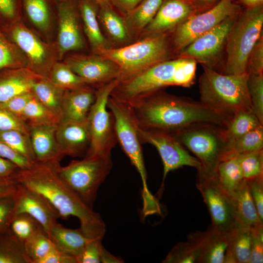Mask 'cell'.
I'll list each match as a JSON object with an SVG mask.
<instances>
[{
    "label": "cell",
    "mask_w": 263,
    "mask_h": 263,
    "mask_svg": "<svg viewBox=\"0 0 263 263\" xmlns=\"http://www.w3.org/2000/svg\"><path fill=\"white\" fill-rule=\"evenodd\" d=\"M203 7L195 0H163L154 18L144 29L146 34L150 36L173 32L193 15L204 11Z\"/></svg>",
    "instance_id": "cell-18"
},
{
    "label": "cell",
    "mask_w": 263,
    "mask_h": 263,
    "mask_svg": "<svg viewBox=\"0 0 263 263\" xmlns=\"http://www.w3.org/2000/svg\"><path fill=\"white\" fill-rule=\"evenodd\" d=\"M225 129L213 125L200 124L171 134L196 156L201 164L197 171L214 173L219 163L227 159Z\"/></svg>",
    "instance_id": "cell-7"
},
{
    "label": "cell",
    "mask_w": 263,
    "mask_h": 263,
    "mask_svg": "<svg viewBox=\"0 0 263 263\" xmlns=\"http://www.w3.org/2000/svg\"><path fill=\"white\" fill-rule=\"evenodd\" d=\"M94 1L92 0H79L78 7L85 35L92 50L97 54L108 47L107 41L99 27Z\"/></svg>",
    "instance_id": "cell-28"
},
{
    "label": "cell",
    "mask_w": 263,
    "mask_h": 263,
    "mask_svg": "<svg viewBox=\"0 0 263 263\" xmlns=\"http://www.w3.org/2000/svg\"><path fill=\"white\" fill-rule=\"evenodd\" d=\"M128 103L138 127L171 134L190 126L209 124L225 128L233 115L223 113L190 98L158 90Z\"/></svg>",
    "instance_id": "cell-1"
},
{
    "label": "cell",
    "mask_w": 263,
    "mask_h": 263,
    "mask_svg": "<svg viewBox=\"0 0 263 263\" xmlns=\"http://www.w3.org/2000/svg\"><path fill=\"white\" fill-rule=\"evenodd\" d=\"M10 228L14 234L23 242L39 231L44 230L35 218L26 213L15 215Z\"/></svg>",
    "instance_id": "cell-43"
},
{
    "label": "cell",
    "mask_w": 263,
    "mask_h": 263,
    "mask_svg": "<svg viewBox=\"0 0 263 263\" xmlns=\"http://www.w3.org/2000/svg\"><path fill=\"white\" fill-rule=\"evenodd\" d=\"M262 125L253 112L245 110L236 112L224 130L227 146L236 139Z\"/></svg>",
    "instance_id": "cell-32"
},
{
    "label": "cell",
    "mask_w": 263,
    "mask_h": 263,
    "mask_svg": "<svg viewBox=\"0 0 263 263\" xmlns=\"http://www.w3.org/2000/svg\"><path fill=\"white\" fill-rule=\"evenodd\" d=\"M57 142L65 156H85L91 144V133L87 118L78 121L62 119L57 125Z\"/></svg>",
    "instance_id": "cell-20"
},
{
    "label": "cell",
    "mask_w": 263,
    "mask_h": 263,
    "mask_svg": "<svg viewBox=\"0 0 263 263\" xmlns=\"http://www.w3.org/2000/svg\"><path fill=\"white\" fill-rule=\"evenodd\" d=\"M160 208L159 210L157 212H156V213H159V212H160ZM147 216H148V215H147ZM145 216V215H144V217H146V216Z\"/></svg>",
    "instance_id": "cell-64"
},
{
    "label": "cell",
    "mask_w": 263,
    "mask_h": 263,
    "mask_svg": "<svg viewBox=\"0 0 263 263\" xmlns=\"http://www.w3.org/2000/svg\"><path fill=\"white\" fill-rule=\"evenodd\" d=\"M32 92L16 95L8 101L0 104V107L5 109L16 116L22 119L24 108L30 99L33 97Z\"/></svg>",
    "instance_id": "cell-52"
},
{
    "label": "cell",
    "mask_w": 263,
    "mask_h": 263,
    "mask_svg": "<svg viewBox=\"0 0 263 263\" xmlns=\"http://www.w3.org/2000/svg\"><path fill=\"white\" fill-rule=\"evenodd\" d=\"M242 11L234 0H220L209 9L193 15L173 31L171 43L174 53L177 55L196 38Z\"/></svg>",
    "instance_id": "cell-12"
},
{
    "label": "cell",
    "mask_w": 263,
    "mask_h": 263,
    "mask_svg": "<svg viewBox=\"0 0 263 263\" xmlns=\"http://www.w3.org/2000/svg\"><path fill=\"white\" fill-rule=\"evenodd\" d=\"M216 173L220 184L231 196L244 180L235 156L220 162Z\"/></svg>",
    "instance_id": "cell-34"
},
{
    "label": "cell",
    "mask_w": 263,
    "mask_h": 263,
    "mask_svg": "<svg viewBox=\"0 0 263 263\" xmlns=\"http://www.w3.org/2000/svg\"><path fill=\"white\" fill-rule=\"evenodd\" d=\"M22 119L28 125L58 124L60 119L33 95L26 105Z\"/></svg>",
    "instance_id": "cell-40"
},
{
    "label": "cell",
    "mask_w": 263,
    "mask_h": 263,
    "mask_svg": "<svg viewBox=\"0 0 263 263\" xmlns=\"http://www.w3.org/2000/svg\"><path fill=\"white\" fill-rule=\"evenodd\" d=\"M24 247L31 263H38L55 246L45 231L42 230L25 241Z\"/></svg>",
    "instance_id": "cell-41"
},
{
    "label": "cell",
    "mask_w": 263,
    "mask_h": 263,
    "mask_svg": "<svg viewBox=\"0 0 263 263\" xmlns=\"http://www.w3.org/2000/svg\"><path fill=\"white\" fill-rule=\"evenodd\" d=\"M252 239L249 263H263V224L251 227Z\"/></svg>",
    "instance_id": "cell-50"
},
{
    "label": "cell",
    "mask_w": 263,
    "mask_h": 263,
    "mask_svg": "<svg viewBox=\"0 0 263 263\" xmlns=\"http://www.w3.org/2000/svg\"><path fill=\"white\" fill-rule=\"evenodd\" d=\"M111 155L95 154L72 160L58 167L65 182L90 207H93L99 187L113 168Z\"/></svg>",
    "instance_id": "cell-8"
},
{
    "label": "cell",
    "mask_w": 263,
    "mask_h": 263,
    "mask_svg": "<svg viewBox=\"0 0 263 263\" xmlns=\"http://www.w3.org/2000/svg\"><path fill=\"white\" fill-rule=\"evenodd\" d=\"M63 61L88 85L98 88L118 79L120 71L113 62L98 55L70 54L65 56ZM97 88V89H98Z\"/></svg>",
    "instance_id": "cell-17"
},
{
    "label": "cell",
    "mask_w": 263,
    "mask_h": 263,
    "mask_svg": "<svg viewBox=\"0 0 263 263\" xmlns=\"http://www.w3.org/2000/svg\"><path fill=\"white\" fill-rule=\"evenodd\" d=\"M202 67L203 72L198 81L201 102L231 115L241 110L253 112L247 85V73L226 75Z\"/></svg>",
    "instance_id": "cell-4"
},
{
    "label": "cell",
    "mask_w": 263,
    "mask_h": 263,
    "mask_svg": "<svg viewBox=\"0 0 263 263\" xmlns=\"http://www.w3.org/2000/svg\"><path fill=\"white\" fill-rule=\"evenodd\" d=\"M12 196L15 204L14 216L20 213L30 215L41 225L47 234L60 218L45 197L21 184L17 183Z\"/></svg>",
    "instance_id": "cell-19"
},
{
    "label": "cell",
    "mask_w": 263,
    "mask_h": 263,
    "mask_svg": "<svg viewBox=\"0 0 263 263\" xmlns=\"http://www.w3.org/2000/svg\"><path fill=\"white\" fill-rule=\"evenodd\" d=\"M163 0H143L127 15L129 29L139 31L145 29L154 18Z\"/></svg>",
    "instance_id": "cell-33"
},
{
    "label": "cell",
    "mask_w": 263,
    "mask_h": 263,
    "mask_svg": "<svg viewBox=\"0 0 263 263\" xmlns=\"http://www.w3.org/2000/svg\"><path fill=\"white\" fill-rule=\"evenodd\" d=\"M17 186V183L12 179L0 180V198L12 195Z\"/></svg>",
    "instance_id": "cell-58"
},
{
    "label": "cell",
    "mask_w": 263,
    "mask_h": 263,
    "mask_svg": "<svg viewBox=\"0 0 263 263\" xmlns=\"http://www.w3.org/2000/svg\"><path fill=\"white\" fill-rule=\"evenodd\" d=\"M55 247L78 259L89 239L81 230L66 228L58 222L47 234Z\"/></svg>",
    "instance_id": "cell-27"
},
{
    "label": "cell",
    "mask_w": 263,
    "mask_h": 263,
    "mask_svg": "<svg viewBox=\"0 0 263 263\" xmlns=\"http://www.w3.org/2000/svg\"><path fill=\"white\" fill-rule=\"evenodd\" d=\"M94 2L98 3L101 5L106 4L110 0H92Z\"/></svg>",
    "instance_id": "cell-61"
},
{
    "label": "cell",
    "mask_w": 263,
    "mask_h": 263,
    "mask_svg": "<svg viewBox=\"0 0 263 263\" xmlns=\"http://www.w3.org/2000/svg\"><path fill=\"white\" fill-rule=\"evenodd\" d=\"M138 134L141 142L153 145L161 158L164 168L162 185L170 171L183 166L193 167L197 170L201 168L198 159L191 155L171 133L158 130L139 128Z\"/></svg>",
    "instance_id": "cell-14"
},
{
    "label": "cell",
    "mask_w": 263,
    "mask_h": 263,
    "mask_svg": "<svg viewBox=\"0 0 263 263\" xmlns=\"http://www.w3.org/2000/svg\"><path fill=\"white\" fill-rule=\"evenodd\" d=\"M237 16L225 20L196 38L177 56L193 59L202 66L215 70L225 48L228 31Z\"/></svg>",
    "instance_id": "cell-15"
},
{
    "label": "cell",
    "mask_w": 263,
    "mask_h": 263,
    "mask_svg": "<svg viewBox=\"0 0 263 263\" xmlns=\"http://www.w3.org/2000/svg\"><path fill=\"white\" fill-rule=\"evenodd\" d=\"M172 53L168 34H161L148 36L139 41L119 48L103 49L96 55L117 65L120 71L118 80H120L170 59Z\"/></svg>",
    "instance_id": "cell-6"
},
{
    "label": "cell",
    "mask_w": 263,
    "mask_h": 263,
    "mask_svg": "<svg viewBox=\"0 0 263 263\" xmlns=\"http://www.w3.org/2000/svg\"><path fill=\"white\" fill-rule=\"evenodd\" d=\"M235 156L244 180L263 176V150L240 153Z\"/></svg>",
    "instance_id": "cell-42"
},
{
    "label": "cell",
    "mask_w": 263,
    "mask_h": 263,
    "mask_svg": "<svg viewBox=\"0 0 263 263\" xmlns=\"http://www.w3.org/2000/svg\"><path fill=\"white\" fill-rule=\"evenodd\" d=\"M199 0L205 1V2H211V1H213L216 0Z\"/></svg>",
    "instance_id": "cell-63"
},
{
    "label": "cell",
    "mask_w": 263,
    "mask_h": 263,
    "mask_svg": "<svg viewBox=\"0 0 263 263\" xmlns=\"http://www.w3.org/2000/svg\"><path fill=\"white\" fill-rule=\"evenodd\" d=\"M59 162L35 161L12 177L16 182L45 197L60 218L76 217L80 229L89 239H103L106 226L101 216L88 206L65 182L58 172Z\"/></svg>",
    "instance_id": "cell-2"
},
{
    "label": "cell",
    "mask_w": 263,
    "mask_h": 263,
    "mask_svg": "<svg viewBox=\"0 0 263 263\" xmlns=\"http://www.w3.org/2000/svg\"><path fill=\"white\" fill-rule=\"evenodd\" d=\"M23 17H25L37 30L51 40L56 16V3L51 0H21Z\"/></svg>",
    "instance_id": "cell-26"
},
{
    "label": "cell",
    "mask_w": 263,
    "mask_h": 263,
    "mask_svg": "<svg viewBox=\"0 0 263 263\" xmlns=\"http://www.w3.org/2000/svg\"><path fill=\"white\" fill-rule=\"evenodd\" d=\"M246 72L248 74H263V36L261 35L248 58Z\"/></svg>",
    "instance_id": "cell-48"
},
{
    "label": "cell",
    "mask_w": 263,
    "mask_h": 263,
    "mask_svg": "<svg viewBox=\"0 0 263 263\" xmlns=\"http://www.w3.org/2000/svg\"><path fill=\"white\" fill-rule=\"evenodd\" d=\"M227 230L210 225L206 231H197L188 235L187 240L194 244L199 251V263H224L228 245Z\"/></svg>",
    "instance_id": "cell-21"
},
{
    "label": "cell",
    "mask_w": 263,
    "mask_h": 263,
    "mask_svg": "<svg viewBox=\"0 0 263 263\" xmlns=\"http://www.w3.org/2000/svg\"><path fill=\"white\" fill-rule=\"evenodd\" d=\"M57 32L55 41L60 60L68 52L84 49L85 43L82 34L78 1L65 0L56 3Z\"/></svg>",
    "instance_id": "cell-16"
},
{
    "label": "cell",
    "mask_w": 263,
    "mask_h": 263,
    "mask_svg": "<svg viewBox=\"0 0 263 263\" xmlns=\"http://www.w3.org/2000/svg\"><path fill=\"white\" fill-rule=\"evenodd\" d=\"M108 109L112 112L117 142L132 164L136 168L142 183V200L148 201L153 195L147 185V175L143 154L138 134V125L130 105L111 96L107 102Z\"/></svg>",
    "instance_id": "cell-9"
},
{
    "label": "cell",
    "mask_w": 263,
    "mask_h": 263,
    "mask_svg": "<svg viewBox=\"0 0 263 263\" xmlns=\"http://www.w3.org/2000/svg\"><path fill=\"white\" fill-rule=\"evenodd\" d=\"M57 125H28L35 161L41 163H59L65 156L56 139V132Z\"/></svg>",
    "instance_id": "cell-22"
},
{
    "label": "cell",
    "mask_w": 263,
    "mask_h": 263,
    "mask_svg": "<svg viewBox=\"0 0 263 263\" xmlns=\"http://www.w3.org/2000/svg\"><path fill=\"white\" fill-rule=\"evenodd\" d=\"M247 85L253 112L263 125V74H248Z\"/></svg>",
    "instance_id": "cell-45"
},
{
    "label": "cell",
    "mask_w": 263,
    "mask_h": 263,
    "mask_svg": "<svg viewBox=\"0 0 263 263\" xmlns=\"http://www.w3.org/2000/svg\"><path fill=\"white\" fill-rule=\"evenodd\" d=\"M236 219L251 227L263 224L259 217L245 180L232 195Z\"/></svg>",
    "instance_id": "cell-30"
},
{
    "label": "cell",
    "mask_w": 263,
    "mask_h": 263,
    "mask_svg": "<svg viewBox=\"0 0 263 263\" xmlns=\"http://www.w3.org/2000/svg\"><path fill=\"white\" fill-rule=\"evenodd\" d=\"M51 0L53 2H54L56 4L60 2H62L65 0Z\"/></svg>",
    "instance_id": "cell-62"
},
{
    "label": "cell",
    "mask_w": 263,
    "mask_h": 263,
    "mask_svg": "<svg viewBox=\"0 0 263 263\" xmlns=\"http://www.w3.org/2000/svg\"><path fill=\"white\" fill-rule=\"evenodd\" d=\"M38 263H77V261L72 255L55 247Z\"/></svg>",
    "instance_id": "cell-55"
},
{
    "label": "cell",
    "mask_w": 263,
    "mask_h": 263,
    "mask_svg": "<svg viewBox=\"0 0 263 263\" xmlns=\"http://www.w3.org/2000/svg\"><path fill=\"white\" fill-rule=\"evenodd\" d=\"M41 77L27 67L0 71V104L19 94L31 92L35 83Z\"/></svg>",
    "instance_id": "cell-23"
},
{
    "label": "cell",
    "mask_w": 263,
    "mask_h": 263,
    "mask_svg": "<svg viewBox=\"0 0 263 263\" xmlns=\"http://www.w3.org/2000/svg\"><path fill=\"white\" fill-rule=\"evenodd\" d=\"M263 8H246L236 17L226 38V59L220 73L246 72L249 56L263 34Z\"/></svg>",
    "instance_id": "cell-5"
},
{
    "label": "cell",
    "mask_w": 263,
    "mask_h": 263,
    "mask_svg": "<svg viewBox=\"0 0 263 263\" xmlns=\"http://www.w3.org/2000/svg\"><path fill=\"white\" fill-rule=\"evenodd\" d=\"M0 156L11 161L17 165L20 169H27L30 167L34 162L30 161L18 153L0 140Z\"/></svg>",
    "instance_id": "cell-54"
},
{
    "label": "cell",
    "mask_w": 263,
    "mask_h": 263,
    "mask_svg": "<svg viewBox=\"0 0 263 263\" xmlns=\"http://www.w3.org/2000/svg\"><path fill=\"white\" fill-rule=\"evenodd\" d=\"M263 150V125L236 139L227 146V159L236 155Z\"/></svg>",
    "instance_id": "cell-36"
},
{
    "label": "cell",
    "mask_w": 263,
    "mask_h": 263,
    "mask_svg": "<svg viewBox=\"0 0 263 263\" xmlns=\"http://www.w3.org/2000/svg\"><path fill=\"white\" fill-rule=\"evenodd\" d=\"M118 82V79L113 80L96 90L95 101L87 117L91 140L85 156L111 155V151L117 142L114 118L108 110L107 102Z\"/></svg>",
    "instance_id": "cell-11"
},
{
    "label": "cell",
    "mask_w": 263,
    "mask_h": 263,
    "mask_svg": "<svg viewBox=\"0 0 263 263\" xmlns=\"http://www.w3.org/2000/svg\"><path fill=\"white\" fill-rule=\"evenodd\" d=\"M0 140L30 161H35L29 133L15 130L0 131Z\"/></svg>",
    "instance_id": "cell-39"
},
{
    "label": "cell",
    "mask_w": 263,
    "mask_h": 263,
    "mask_svg": "<svg viewBox=\"0 0 263 263\" xmlns=\"http://www.w3.org/2000/svg\"><path fill=\"white\" fill-rule=\"evenodd\" d=\"M99 17L107 33L113 40L119 43H124L128 40L129 29L126 22L114 11L103 6Z\"/></svg>",
    "instance_id": "cell-38"
},
{
    "label": "cell",
    "mask_w": 263,
    "mask_h": 263,
    "mask_svg": "<svg viewBox=\"0 0 263 263\" xmlns=\"http://www.w3.org/2000/svg\"><path fill=\"white\" fill-rule=\"evenodd\" d=\"M143 0H111L113 4L126 15L132 11Z\"/></svg>",
    "instance_id": "cell-57"
},
{
    "label": "cell",
    "mask_w": 263,
    "mask_h": 263,
    "mask_svg": "<svg viewBox=\"0 0 263 263\" xmlns=\"http://www.w3.org/2000/svg\"><path fill=\"white\" fill-rule=\"evenodd\" d=\"M123 262V260L120 257H116L107 251L104 247L103 248L101 256V263H121Z\"/></svg>",
    "instance_id": "cell-59"
},
{
    "label": "cell",
    "mask_w": 263,
    "mask_h": 263,
    "mask_svg": "<svg viewBox=\"0 0 263 263\" xmlns=\"http://www.w3.org/2000/svg\"><path fill=\"white\" fill-rule=\"evenodd\" d=\"M245 180L259 218L263 222V176Z\"/></svg>",
    "instance_id": "cell-49"
},
{
    "label": "cell",
    "mask_w": 263,
    "mask_h": 263,
    "mask_svg": "<svg viewBox=\"0 0 263 263\" xmlns=\"http://www.w3.org/2000/svg\"><path fill=\"white\" fill-rule=\"evenodd\" d=\"M0 263H31L26 254L24 242L10 228L0 230Z\"/></svg>",
    "instance_id": "cell-31"
},
{
    "label": "cell",
    "mask_w": 263,
    "mask_h": 263,
    "mask_svg": "<svg viewBox=\"0 0 263 263\" xmlns=\"http://www.w3.org/2000/svg\"><path fill=\"white\" fill-rule=\"evenodd\" d=\"M14 207L12 195L0 198V230L10 228L14 216Z\"/></svg>",
    "instance_id": "cell-53"
},
{
    "label": "cell",
    "mask_w": 263,
    "mask_h": 263,
    "mask_svg": "<svg viewBox=\"0 0 263 263\" xmlns=\"http://www.w3.org/2000/svg\"><path fill=\"white\" fill-rule=\"evenodd\" d=\"M23 18L21 0H0V28L2 31Z\"/></svg>",
    "instance_id": "cell-46"
},
{
    "label": "cell",
    "mask_w": 263,
    "mask_h": 263,
    "mask_svg": "<svg viewBox=\"0 0 263 263\" xmlns=\"http://www.w3.org/2000/svg\"><path fill=\"white\" fill-rule=\"evenodd\" d=\"M96 91L88 85L65 90L62 104V119L86 120L95 101Z\"/></svg>",
    "instance_id": "cell-24"
},
{
    "label": "cell",
    "mask_w": 263,
    "mask_h": 263,
    "mask_svg": "<svg viewBox=\"0 0 263 263\" xmlns=\"http://www.w3.org/2000/svg\"><path fill=\"white\" fill-rule=\"evenodd\" d=\"M65 90L53 84L48 78L41 77L34 84L31 92L34 96L60 120Z\"/></svg>",
    "instance_id": "cell-29"
},
{
    "label": "cell",
    "mask_w": 263,
    "mask_h": 263,
    "mask_svg": "<svg viewBox=\"0 0 263 263\" xmlns=\"http://www.w3.org/2000/svg\"><path fill=\"white\" fill-rule=\"evenodd\" d=\"M101 239H89L78 259V263H100L104 246Z\"/></svg>",
    "instance_id": "cell-51"
},
{
    "label": "cell",
    "mask_w": 263,
    "mask_h": 263,
    "mask_svg": "<svg viewBox=\"0 0 263 263\" xmlns=\"http://www.w3.org/2000/svg\"><path fill=\"white\" fill-rule=\"evenodd\" d=\"M3 32L24 54L28 68L39 76L48 78L54 65L60 60L56 42L45 41L23 19Z\"/></svg>",
    "instance_id": "cell-10"
},
{
    "label": "cell",
    "mask_w": 263,
    "mask_h": 263,
    "mask_svg": "<svg viewBox=\"0 0 263 263\" xmlns=\"http://www.w3.org/2000/svg\"><path fill=\"white\" fill-rule=\"evenodd\" d=\"M200 252L190 241L175 244L162 261L163 263H199Z\"/></svg>",
    "instance_id": "cell-44"
},
{
    "label": "cell",
    "mask_w": 263,
    "mask_h": 263,
    "mask_svg": "<svg viewBox=\"0 0 263 263\" xmlns=\"http://www.w3.org/2000/svg\"><path fill=\"white\" fill-rule=\"evenodd\" d=\"M196 64L193 59L179 57L159 62L118 80L110 96L129 102L169 86L190 87L194 83Z\"/></svg>",
    "instance_id": "cell-3"
},
{
    "label": "cell",
    "mask_w": 263,
    "mask_h": 263,
    "mask_svg": "<svg viewBox=\"0 0 263 263\" xmlns=\"http://www.w3.org/2000/svg\"><path fill=\"white\" fill-rule=\"evenodd\" d=\"M246 8H255L263 6V0H239Z\"/></svg>",
    "instance_id": "cell-60"
},
{
    "label": "cell",
    "mask_w": 263,
    "mask_h": 263,
    "mask_svg": "<svg viewBox=\"0 0 263 263\" xmlns=\"http://www.w3.org/2000/svg\"><path fill=\"white\" fill-rule=\"evenodd\" d=\"M48 78L53 84L64 90L88 85L82 77L61 60L57 61L54 65Z\"/></svg>",
    "instance_id": "cell-37"
},
{
    "label": "cell",
    "mask_w": 263,
    "mask_h": 263,
    "mask_svg": "<svg viewBox=\"0 0 263 263\" xmlns=\"http://www.w3.org/2000/svg\"><path fill=\"white\" fill-rule=\"evenodd\" d=\"M196 186L209 213L210 225L227 231L236 220L232 196L220 184L216 173L197 171Z\"/></svg>",
    "instance_id": "cell-13"
},
{
    "label": "cell",
    "mask_w": 263,
    "mask_h": 263,
    "mask_svg": "<svg viewBox=\"0 0 263 263\" xmlns=\"http://www.w3.org/2000/svg\"><path fill=\"white\" fill-rule=\"evenodd\" d=\"M21 67L28 68L26 56L0 28V71Z\"/></svg>",
    "instance_id": "cell-35"
},
{
    "label": "cell",
    "mask_w": 263,
    "mask_h": 263,
    "mask_svg": "<svg viewBox=\"0 0 263 263\" xmlns=\"http://www.w3.org/2000/svg\"><path fill=\"white\" fill-rule=\"evenodd\" d=\"M227 233L228 245L224 263H249L251 227L236 219L228 229Z\"/></svg>",
    "instance_id": "cell-25"
},
{
    "label": "cell",
    "mask_w": 263,
    "mask_h": 263,
    "mask_svg": "<svg viewBox=\"0 0 263 263\" xmlns=\"http://www.w3.org/2000/svg\"><path fill=\"white\" fill-rule=\"evenodd\" d=\"M13 130L29 133V126L26 122L0 107V131Z\"/></svg>",
    "instance_id": "cell-47"
},
{
    "label": "cell",
    "mask_w": 263,
    "mask_h": 263,
    "mask_svg": "<svg viewBox=\"0 0 263 263\" xmlns=\"http://www.w3.org/2000/svg\"><path fill=\"white\" fill-rule=\"evenodd\" d=\"M19 169L15 164L0 156V180L12 179Z\"/></svg>",
    "instance_id": "cell-56"
}]
</instances>
